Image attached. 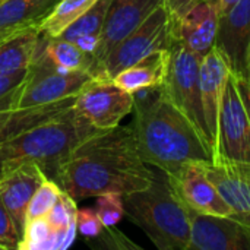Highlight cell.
Returning a JSON list of instances; mask_svg holds the SVG:
<instances>
[{
	"instance_id": "6da1fadb",
	"label": "cell",
	"mask_w": 250,
	"mask_h": 250,
	"mask_svg": "<svg viewBox=\"0 0 250 250\" xmlns=\"http://www.w3.org/2000/svg\"><path fill=\"white\" fill-rule=\"evenodd\" d=\"M142 160L132 126L100 130L78 145L53 179L75 201L103 193L129 195L148 189L155 171Z\"/></svg>"
},
{
	"instance_id": "7a4b0ae2",
	"label": "cell",
	"mask_w": 250,
	"mask_h": 250,
	"mask_svg": "<svg viewBox=\"0 0 250 250\" xmlns=\"http://www.w3.org/2000/svg\"><path fill=\"white\" fill-rule=\"evenodd\" d=\"M132 129L142 160L168 176L189 163L211 161L212 151L163 86L133 94Z\"/></svg>"
},
{
	"instance_id": "3957f363",
	"label": "cell",
	"mask_w": 250,
	"mask_h": 250,
	"mask_svg": "<svg viewBox=\"0 0 250 250\" xmlns=\"http://www.w3.org/2000/svg\"><path fill=\"white\" fill-rule=\"evenodd\" d=\"M70 107L60 116L0 144V177L25 164L37 163L51 179L57 166L83 141L98 133Z\"/></svg>"
},
{
	"instance_id": "277c9868",
	"label": "cell",
	"mask_w": 250,
	"mask_h": 250,
	"mask_svg": "<svg viewBox=\"0 0 250 250\" xmlns=\"http://www.w3.org/2000/svg\"><path fill=\"white\" fill-rule=\"evenodd\" d=\"M126 215L160 250H189L190 215L168 176L157 170L148 189L123 196Z\"/></svg>"
},
{
	"instance_id": "5b68a950",
	"label": "cell",
	"mask_w": 250,
	"mask_h": 250,
	"mask_svg": "<svg viewBox=\"0 0 250 250\" xmlns=\"http://www.w3.org/2000/svg\"><path fill=\"white\" fill-rule=\"evenodd\" d=\"M201 60L202 59L199 56L171 38V44L168 47V64L166 79L161 86L171 103L193 123V126L198 129V132L212 151V141L207 127L201 98Z\"/></svg>"
},
{
	"instance_id": "8992f818",
	"label": "cell",
	"mask_w": 250,
	"mask_h": 250,
	"mask_svg": "<svg viewBox=\"0 0 250 250\" xmlns=\"http://www.w3.org/2000/svg\"><path fill=\"white\" fill-rule=\"evenodd\" d=\"M40 42V41H38ZM94 78L86 70H66L56 67L37 47L28 73L22 82L18 108L53 104L78 92Z\"/></svg>"
},
{
	"instance_id": "52a82bcc",
	"label": "cell",
	"mask_w": 250,
	"mask_h": 250,
	"mask_svg": "<svg viewBox=\"0 0 250 250\" xmlns=\"http://www.w3.org/2000/svg\"><path fill=\"white\" fill-rule=\"evenodd\" d=\"M171 44V16L164 4L158 6L133 32L119 42L100 66L98 78L113 79L123 69L144 60Z\"/></svg>"
},
{
	"instance_id": "ba28073f",
	"label": "cell",
	"mask_w": 250,
	"mask_h": 250,
	"mask_svg": "<svg viewBox=\"0 0 250 250\" xmlns=\"http://www.w3.org/2000/svg\"><path fill=\"white\" fill-rule=\"evenodd\" d=\"M221 160L250 163V117L233 72L227 78L221 98L218 130L211 161Z\"/></svg>"
},
{
	"instance_id": "9c48e42d",
	"label": "cell",
	"mask_w": 250,
	"mask_h": 250,
	"mask_svg": "<svg viewBox=\"0 0 250 250\" xmlns=\"http://www.w3.org/2000/svg\"><path fill=\"white\" fill-rule=\"evenodd\" d=\"M133 94L122 89L108 78L94 76L75 97L73 111L100 130L117 127L133 111Z\"/></svg>"
},
{
	"instance_id": "30bf717a",
	"label": "cell",
	"mask_w": 250,
	"mask_h": 250,
	"mask_svg": "<svg viewBox=\"0 0 250 250\" xmlns=\"http://www.w3.org/2000/svg\"><path fill=\"white\" fill-rule=\"evenodd\" d=\"M221 13L209 0H195L180 16L171 18V38L201 59L217 42Z\"/></svg>"
},
{
	"instance_id": "8fae6325",
	"label": "cell",
	"mask_w": 250,
	"mask_h": 250,
	"mask_svg": "<svg viewBox=\"0 0 250 250\" xmlns=\"http://www.w3.org/2000/svg\"><path fill=\"white\" fill-rule=\"evenodd\" d=\"M189 250H250V226L248 224L233 217L205 215L192 209H189Z\"/></svg>"
},
{
	"instance_id": "7c38bea8",
	"label": "cell",
	"mask_w": 250,
	"mask_h": 250,
	"mask_svg": "<svg viewBox=\"0 0 250 250\" xmlns=\"http://www.w3.org/2000/svg\"><path fill=\"white\" fill-rule=\"evenodd\" d=\"M207 177L214 183L233 212V218L250 226V163L201 161Z\"/></svg>"
},
{
	"instance_id": "4fadbf2b",
	"label": "cell",
	"mask_w": 250,
	"mask_h": 250,
	"mask_svg": "<svg viewBox=\"0 0 250 250\" xmlns=\"http://www.w3.org/2000/svg\"><path fill=\"white\" fill-rule=\"evenodd\" d=\"M161 4L163 0H111L103 25L100 44L94 54L98 63V75L100 66L110 51Z\"/></svg>"
},
{
	"instance_id": "5bb4252c",
	"label": "cell",
	"mask_w": 250,
	"mask_h": 250,
	"mask_svg": "<svg viewBox=\"0 0 250 250\" xmlns=\"http://www.w3.org/2000/svg\"><path fill=\"white\" fill-rule=\"evenodd\" d=\"M168 179L189 209L215 217L233 215L227 202L204 173L201 161L186 164L176 174L168 176Z\"/></svg>"
},
{
	"instance_id": "9a60e30c",
	"label": "cell",
	"mask_w": 250,
	"mask_h": 250,
	"mask_svg": "<svg viewBox=\"0 0 250 250\" xmlns=\"http://www.w3.org/2000/svg\"><path fill=\"white\" fill-rule=\"evenodd\" d=\"M249 45L250 0H237L220 18L215 47L226 57L230 70L237 76H245Z\"/></svg>"
},
{
	"instance_id": "2e32d148",
	"label": "cell",
	"mask_w": 250,
	"mask_h": 250,
	"mask_svg": "<svg viewBox=\"0 0 250 250\" xmlns=\"http://www.w3.org/2000/svg\"><path fill=\"white\" fill-rule=\"evenodd\" d=\"M47 173L37 163H25L0 177V198L9 211L22 239L28 205L38 189L47 179Z\"/></svg>"
},
{
	"instance_id": "e0dca14e",
	"label": "cell",
	"mask_w": 250,
	"mask_h": 250,
	"mask_svg": "<svg viewBox=\"0 0 250 250\" xmlns=\"http://www.w3.org/2000/svg\"><path fill=\"white\" fill-rule=\"evenodd\" d=\"M230 72L231 70L226 57L217 47H214L201 60V66H199L201 98H202L207 127L212 141V152H214L217 130H218L221 98H223L224 86H226Z\"/></svg>"
},
{
	"instance_id": "ac0fdd59",
	"label": "cell",
	"mask_w": 250,
	"mask_h": 250,
	"mask_svg": "<svg viewBox=\"0 0 250 250\" xmlns=\"http://www.w3.org/2000/svg\"><path fill=\"white\" fill-rule=\"evenodd\" d=\"M73 101L75 97H70L45 105L0 110V144L60 116L73 105Z\"/></svg>"
},
{
	"instance_id": "d6986e66",
	"label": "cell",
	"mask_w": 250,
	"mask_h": 250,
	"mask_svg": "<svg viewBox=\"0 0 250 250\" xmlns=\"http://www.w3.org/2000/svg\"><path fill=\"white\" fill-rule=\"evenodd\" d=\"M168 64V48L152 53L144 60L123 69L111 81L122 89L135 94L142 89L157 88L164 83Z\"/></svg>"
},
{
	"instance_id": "ffe728a7",
	"label": "cell",
	"mask_w": 250,
	"mask_h": 250,
	"mask_svg": "<svg viewBox=\"0 0 250 250\" xmlns=\"http://www.w3.org/2000/svg\"><path fill=\"white\" fill-rule=\"evenodd\" d=\"M60 0H3L0 3V31L18 32L40 26Z\"/></svg>"
},
{
	"instance_id": "44dd1931",
	"label": "cell",
	"mask_w": 250,
	"mask_h": 250,
	"mask_svg": "<svg viewBox=\"0 0 250 250\" xmlns=\"http://www.w3.org/2000/svg\"><path fill=\"white\" fill-rule=\"evenodd\" d=\"M38 47L56 67L66 70H86L94 76H98V63L95 56L83 51L73 41H67L60 37L48 38L41 34Z\"/></svg>"
},
{
	"instance_id": "7402d4cb",
	"label": "cell",
	"mask_w": 250,
	"mask_h": 250,
	"mask_svg": "<svg viewBox=\"0 0 250 250\" xmlns=\"http://www.w3.org/2000/svg\"><path fill=\"white\" fill-rule=\"evenodd\" d=\"M41 31L38 26L15 32L0 42V75L28 69L38 47Z\"/></svg>"
},
{
	"instance_id": "603a6c76",
	"label": "cell",
	"mask_w": 250,
	"mask_h": 250,
	"mask_svg": "<svg viewBox=\"0 0 250 250\" xmlns=\"http://www.w3.org/2000/svg\"><path fill=\"white\" fill-rule=\"evenodd\" d=\"M69 248L64 233H59L50 221L42 218L28 220L18 250H64Z\"/></svg>"
},
{
	"instance_id": "cb8c5ba5",
	"label": "cell",
	"mask_w": 250,
	"mask_h": 250,
	"mask_svg": "<svg viewBox=\"0 0 250 250\" xmlns=\"http://www.w3.org/2000/svg\"><path fill=\"white\" fill-rule=\"evenodd\" d=\"M97 1L98 0H60L38 26L41 34L48 38L60 37L66 28H69Z\"/></svg>"
},
{
	"instance_id": "d4e9b609",
	"label": "cell",
	"mask_w": 250,
	"mask_h": 250,
	"mask_svg": "<svg viewBox=\"0 0 250 250\" xmlns=\"http://www.w3.org/2000/svg\"><path fill=\"white\" fill-rule=\"evenodd\" d=\"M111 0H98L89 10H86L79 19H76L69 28L63 31L60 38L67 41H76L85 35H100L103 31V25L107 16V10L110 7Z\"/></svg>"
},
{
	"instance_id": "484cf974",
	"label": "cell",
	"mask_w": 250,
	"mask_h": 250,
	"mask_svg": "<svg viewBox=\"0 0 250 250\" xmlns=\"http://www.w3.org/2000/svg\"><path fill=\"white\" fill-rule=\"evenodd\" d=\"M76 215H78L76 201L64 190H63L60 199L56 202V205L45 215V218L50 221V224L59 233L66 234L69 246L73 243L76 231H78V229H76Z\"/></svg>"
},
{
	"instance_id": "4316f807",
	"label": "cell",
	"mask_w": 250,
	"mask_h": 250,
	"mask_svg": "<svg viewBox=\"0 0 250 250\" xmlns=\"http://www.w3.org/2000/svg\"><path fill=\"white\" fill-rule=\"evenodd\" d=\"M62 193H63V189L60 188V185L56 180L47 177L38 186V189L35 190V193L28 205L26 221L45 217L50 212V209L56 205V202L60 199Z\"/></svg>"
},
{
	"instance_id": "83f0119b",
	"label": "cell",
	"mask_w": 250,
	"mask_h": 250,
	"mask_svg": "<svg viewBox=\"0 0 250 250\" xmlns=\"http://www.w3.org/2000/svg\"><path fill=\"white\" fill-rule=\"evenodd\" d=\"M95 211L105 229L114 227L126 214L123 195L119 193H103L97 196Z\"/></svg>"
},
{
	"instance_id": "f1b7e54d",
	"label": "cell",
	"mask_w": 250,
	"mask_h": 250,
	"mask_svg": "<svg viewBox=\"0 0 250 250\" xmlns=\"http://www.w3.org/2000/svg\"><path fill=\"white\" fill-rule=\"evenodd\" d=\"M28 69L0 75V110L18 108L22 82L25 81Z\"/></svg>"
},
{
	"instance_id": "f546056e",
	"label": "cell",
	"mask_w": 250,
	"mask_h": 250,
	"mask_svg": "<svg viewBox=\"0 0 250 250\" xmlns=\"http://www.w3.org/2000/svg\"><path fill=\"white\" fill-rule=\"evenodd\" d=\"M76 229L83 237L94 239L104 231V224L101 223L95 208H81L76 215Z\"/></svg>"
},
{
	"instance_id": "4dcf8cb0",
	"label": "cell",
	"mask_w": 250,
	"mask_h": 250,
	"mask_svg": "<svg viewBox=\"0 0 250 250\" xmlns=\"http://www.w3.org/2000/svg\"><path fill=\"white\" fill-rule=\"evenodd\" d=\"M21 234L0 198V249H18Z\"/></svg>"
},
{
	"instance_id": "1f68e13d",
	"label": "cell",
	"mask_w": 250,
	"mask_h": 250,
	"mask_svg": "<svg viewBox=\"0 0 250 250\" xmlns=\"http://www.w3.org/2000/svg\"><path fill=\"white\" fill-rule=\"evenodd\" d=\"M195 0H163V4L168 10L171 18L180 16Z\"/></svg>"
},
{
	"instance_id": "d6a6232c",
	"label": "cell",
	"mask_w": 250,
	"mask_h": 250,
	"mask_svg": "<svg viewBox=\"0 0 250 250\" xmlns=\"http://www.w3.org/2000/svg\"><path fill=\"white\" fill-rule=\"evenodd\" d=\"M237 86H239V91L242 94V98L245 101V105L248 108V113H249L250 117V82L245 78V76H237Z\"/></svg>"
},
{
	"instance_id": "836d02e7",
	"label": "cell",
	"mask_w": 250,
	"mask_h": 250,
	"mask_svg": "<svg viewBox=\"0 0 250 250\" xmlns=\"http://www.w3.org/2000/svg\"><path fill=\"white\" fill-rule=\"evenodd\" d=\"M209 1H212V3H215L217 4V7H218V10H220V13L223 15V13H226L237 0H209Z\"/></svg>"
},
{
	"instance_id": "e575fe53",
	"label": "cell",
	"mask_w": 250,
	"mask_h": 250,
	"mask_svg": "<svg viewBox=\"0 0 250 250\" xmlns=\"http://www.w3.org/2000/svg\"><path fill=\"white\" fill-rule=\"evenodd\" d=\"M15 32H12V31H0V42H3L4 40H7L10 35H13Z\"/></svg>"
},
{
	"instance_id": "d590c367",
	"label": "cell",
	"mask_w": 250,
	"mask_h": 250,
	"mask_svg": "<svg viewBox=\"0 0 250 250\" xmlns=\"http://www.w3.org/2000/svg\"><path fill=\"white\" fill-rule=\"evenodd\" d=\"M245 78L250 82V45H249V51H248V64H246V75Z\"/></svg>"
},
{
	"instance_id": "8d00e7d4",
	"label": "cell",
	"mask_w": 250,
	"mask_h": 250,
	"mask_svg": "<svg viewBox=\"0 0 250 250\" xmlns=\"http://www.w3.org/2000/svg\"><path fill=\"white\" fill-rule=\"evenodd\" d=\"M1 1H3V0H0V3H1Z\"/></svg>"
}]
</instances>
